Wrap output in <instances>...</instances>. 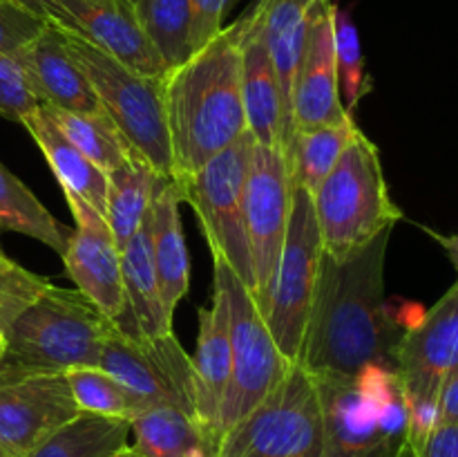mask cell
I'll return each instance as SVG.
<instances>
[{
	"instance_id": "6da1fadb",
	"label": "cell",
	"mask_w": 458,
	"mask_h": 457,
	"mask_svg": "<svg viewBox=\"0 0 458 457\" xmlns=\"http://www.w3.org/2000/svg\"><path fill=\"white\" fill-rule=\"evenodd\" d=\"M392 228L347 260L322 255L300 361L309 372L353 375L371 363L394 367L403 330L385 300Z\"/></svg>"
},
{
	"instance_id": "7a4b0ae2",
	"label": "cell",
	"mask_w": 458,
	"mask_h": 457,
	"mask_svg": "<svg viewBox=\"0 0 458 457\" xmlns=\"http://www.w3.org/2000/svg\"><path fill=\"white\" fill-rule=\"evenodd\" d=\"M173 182L183 186L249 133L242 99V16L164 76Z\"/></svg>"
},
{
	"instance_id": "3957f363",
	"label": "cell",
	"mask_w": 458,
	"mask_h": 457,
	"mask_svg": "<svg viewBox=\"0 0 458 457\" xmlns=\"http://www.w3.org/2000/svg\"><path fill=\"white\" fill-rule=\"evenodd\" d=\"M313 379L322 410V457H414L396 367L371 363L353 375L320 372Z\"/></svg>"
},
{
	"instance_id": "277c9868",
	"label": "cell",
	"mask_w": 458,
	"mask_h": 457,
	"mask_svg": "<svg viewBox=\"0 0 458 457\" xmlns=\"http://www.w3.org/2000/svg\"><path fill=\"white\" fill-rule=\"evenodd\" d=\"M311 200L322 251L331 260L352 258L403 218L389 195L378 146L362 130L349 142Z\"/></svg>"
},
{
	"instance_id": "5b68a950",
	"label": "cell",
	"mask_w": 458,
	"mask_h": 457,
	"mask_svg": "<svg viewBox=\"0 0 458 457\" xmlns=\"http://www.w3.org/2000/svg\"><path fill=\"white\" fill-rule=\"evenodd\" d=\"M114 325L79 289L49 285L4 334L7 354L0 370L65 375L74 367H98Z\"/></svg>"
},
{
	"instance_id": "8992f818",
	"label": "cell",
	"mask_w": 458,
	"mask_h": 457,
	"mask_svg": "<svg viewBox=\"0 0 458 457\" xmlns=\"http://www.w3.org/2000/svg\"><path fill=\"white\" fill-rule=\"evenodd\" d=\"M61 34L67 52L88 74L103 110L123 133L132 151L143 157L161 177L173 179L164 76L139 74L81 36L67 30H61Z\"/></svg>"
},
{
	"instance_id": "52a82bcc",
	"label": "cell",
	"mask_w": 458,
	"mask_h": 457,
	"mask_svg": "<svg viewBox=\"0 0 458 457\" xmlns=\"http://www.w3.org/2000/svg\"><path fill=\"white\" fill-rule=\"evenodd\" d=\"M213 285L226 296L233 354L231 384L219 410L217 433L222 442L224 435L280 384L291 361L277 348L262 305L253 291L219 260H213Z\"/></svg>"
},
{
	"instance_id": "ba28073f",
	"label": "cell",
	"mask_w": 458,
	"mask_h": 457,
	"mask_svg": "<svg viewBox=\"0 0 458 457\" xmlns=\"http://www.w3.org/2000/svg\"><path fill=\"white\" fill-rule=\"evenodd\" d=\"M215 457H322L318 385L302 363L222 437Z\"/></svg>"
},
{
	"instance_id": "9c48e42d",
	"label": "cell",
	"mask_w": 458,
	"mask_h": 457,
	"mask_svg": "<svg viewBox=\"0 0 458 457\" xmlns=\"http://www.w3.org/2000/svg\"><path fill=\"white\" fill-rule=\"evenodd\" d=\"M394 367L410 410V451L419 457L438 426V390L458 367V280L428 312L403 330Z\"/></svg>"
},
{
	"instance_id": "30bf717a",
	"label": "cell",
	"mask_w": 458,
	"mask_h": 457,
	"mask_svg": "<svg viewBox=\"0 0 458 457\" xmlns=\"http://www.w3.org/2000/svg\"><path fill=\"white\" fill-rule=\"evenodd\" d=\"M250 133L201 166L182 188V200L195 209L213 260L226 264L255 294V272L244 218V182L249 173Z\"/></svg>"
},
{
	"instance_id": "8fae6325",
	"label": "cell",
	"mask_w": 458,
	"mask_h": 457,
	"mask_svg": "<svg viewBox=\"0 0 458 457\" xmlns=\"http://www.w3.org/2000/svg\"><path fill=\"white\" fill-rule=\"evenodd\" d=\"M322 237L313 200L302 186H293L289 227L277 260L271 289L264 300V316L280 352L291 363L300 361L309 314L322 264Z\"/></svg>"
},
{
	"instance_id": "7c38bea8",
	"label": "cell",
	"mask_w": 458,
	"mask_h": 457,
	"mask_svg": "<svg viewBox=\"0 0 458 457\" xmlns=\"http://www.w3.org/2000/svg\"><path fill=\"white\" fill-rule=\"evenodd\" d=\"M98 367L148 406H177L195 417L192 358L174 332L146 336L116 323L106 336Z\"/></svg>"
},
{
	"instance_id": "4fadbf2b",
	"label": "cell",
	"mask_w": 458,
	"mask_h": 457,
	"mask_svg": "<svg viewBox=\"0 0 458 457\" xmlns=\"http://www.w3.org/2000/svg\"><path fill=\"white\" fill-rule=\"evenodd\" d=\"M293 177L282 148L255 143L244 182V218L255 272V298L264 300L276 276L289 227Z\"/></svg>"
},
{
	"instance_id": "5bb4252c",
	"label": "cell",
	"mask_w": 458,
	"mask_h": 457,
	"mask_svg": "<svg viewBox=\"0 0 458 457\" xmlns=\"http://www.w3.org/2000/svg\"><path fill=\"white\" fill-rule=\"evenodd\" d=\"M79 412L65 375L0 370V448L9 457H30Z\"/></svg>"
},
{
	"instance_id": "9a60e30c",
	"label": "cell",
	"mask_w": 458,
	"mask_h": 457,
	"mask_svg": "<svg viewBox=\"0 0 458 457\" xmlns=\"http://www.w3.org/2000/svg\"><path fill=\"white\" fill-rule=\"evenodd\" d=\"M74 218V228L61 255L65 273L76 289L88 296L107 318L123 323L128 298L121 276V249L107 227L106 218L89 202L72 191H63Z\"/></svg>"
},
{
	"instance_id": "2e32d148",
	"label": "cell",
	"mask_w": 458,
	"mask_h": 457,
	"mask_svg": "<svg viewBox=\"0 0 458 457\" xmlns=\"http://www.w3.org/2000/svg\"><path fill=\"white\" fill-rule=\"evenodd\" d=\"M334 0H320L309 18L307 39L291 94L293 134L352 119L340 94L334 45ZM291 152V151H289Z\"/></svg>"
},
{
	"instance_id": "e0dca14e",
	"label": "cell",
	"mask_w": 458,
	"mask_h": 457,
	"mask_svg": "<svg viewBox=\"0 0 458 457\" xmlns=\"http://www.w3.org/2000/svg\"><path fill=\"white\" fill-rule=\"evenodd\" d=\"M49 25L81 36L139 74H168L128 0H56Z\"/></svg>"
},
{
	"instance_id": "ac0fdd59",
	"label": "cell",
	"mask_w": 458,
	"mask_h": 457,
	"mask_svg": "<svg viewBox=\"0 0 458 457\" xmlns=\"http://www.w3.org/2000/svg\"><path fill=\"white\" fill-rule=\"evenodd\" d=\"M30 90L40 106L70 112H106L88 74L67 52L56 25H45L31 43L16 54Z\"/></svg>"
},
{
	"instance_id": "d6986e66",
	"label": "cell",
	"mask_w": 458,
	"mask_h": 457,
	"mask_svg": "<svg viewBox=\"0 0 458 457\" xmlns=\"http://www.w3.org/2000/svg\"><path fill=\"white\" fill-rule=\"evenodd\" d=\"M192 388H195V419L208 435L217 455L219 448V410L224 394L231 384L233 354L228 330L226 296L213 285V300L199 309V336L192 354Z\"/></svg>"
},
{
	"instance_id": "ffe728a7",
	"label": "cell",
	"mask_w": 458,
	"mask_h": 457,
	"mask_svg": "<svg viewBox=\"0 0 458 457\" xmlns=\"http://www.w3.org/2000/svg\"><path fill=\"white\" fill-rule=\"evenodd\" d=\"M242 99H244L246 128L253 142L259 146L282 148L284 142L282 92L264 39L262 21L253 4L242 13Z\"/></svg>"
},
{
	"instance_id": "44dd1931",
	"label": "cell",
	"mask_w": 458,
	"mask_h": 457,
	"mask_svg": "<svg viewBox=\"0 0 458 457\" xmlns=\"http://www.w3.org/2000/svg\"><path fill=\"white\" fill-rule=\"evenodd\" d=\"M182 188L173 179H161L148 211V231H150V251L159 280L161 298L165 314L174 318L179 300L191 287V258H188L186 237L182 228Z\"/></svg>"
},
{
	"instance_id": "7402d4cb",
	"label": "cell",
	"mask_w": 458,
	"mask_h": 457,
	"mask_svg": "<svg viewBox=\"0 0 458 457\" xmlns=\"http://www.w3.org/2000/svg\"><path fill=\"white\" fill-rule=\"evenodd\" d=\"M320 0H255L253 7L258 9L262 21L264 39H267L268 52H271L273 65H276L277 83L282 92V110H284V151L289 161L291 143H293V121H291V94H293L295 72H298L300 56L307 39L309 18L313 7Z\"/></svg>"
},
{
	"instance_id": "603a6c76",
	"label": "cell",
	"mask_w": 458,
	"mask_h": 457,
	"mask_svg": "<svg viewBox=\"0 0 458 457\" xmlns=\"http://www.w3.org/2000/svg\"><path fill=\"white\" fill-rule=\"evenodd\" d=\"M40 148V152L47 160L54 177L58 179L63 191H72L83 197L85 202L94 206L98 213H106L107 202V175L97 164L88 160L61 130L54 125L47 112L43 108H36L34 112L21 121Z\"/></svg>"
},
{
	"instance_id": "cb8c5ba5",
	"label": "cell",
	"mask_w": 458,
	"mask_h": 457,
	"mask_svg": "<svg viewBox=\"0 0 458 457\" xmlns=\"http://www.w3.org/2000/svg\"><path fill=\"white\" fill-rule=\"evenodd\" d=\"M137 457H215L199 421L177 406H152L130 421Z\"/></svg>"
},
{
	"instance_id": "d4e9b609",
	"label": "cell",
	"mask_w": 458,
	"mask_h": 457,
	"mask_svg": "<svg viewBox=\"0 0 458 457\" xmlns=\"http://www.w3.org/2000/svg\"><path fill=\"white\" fill-rule=\"evenodd\" d=\"M121 276H123V289L134 330L146 336H164L174 332L173 318L165 314L155 263H152L148 215L141 228L121 249Z\"/></svg>"
},
{
	"instance_id": "484cf974",
	"label": "cell",
	"mask_w": 458,
	"mask_h": 457,
	"mask_svg": "<svg viewBox=\"0 0 458 457\" xmlns=\"http://www.w3.org/2000/svg\"><path fill=\"white\" fill-rule=\"evenodd\" d=\"M161 179L164 177L139 155L107 173V202L103 218L119 249H123L125 242L146 222Z\"/></svg>"
},
{
	"instance_id": "4316f807",
	"label": "cell",
	"mask_w": 458,
	"mask_h": 457,
	"mask_svg": "<svg viewBox=\"0 0 458 457\" xmlns=\"http://www.w3.org/2000/svg\"><path fill=\"white\" fill-rule=\"evenodd\" d=\"M130 421L79 412L54 430L30 457H114L130 446Z\"/></svg>"
},
{
	"instance_id": "83f0119b",
	"label": "cell",
	"mask_w": 458,
	"mask_h": 457,
	"mask_svg": "<svg viewBox=\"0 0 458 457\" xmlns=\"http://www.w3.org/2000/svg\"><path fill=\"white\" fill-rule=\"evenodd\" d=\"M40 108L47 112L54 125L106 175L137 155L123 133L107 116V112H70L49 106Z\"/></svg>"
},
{
	"instance_id": "f1b7e54d",
	"label": "cell",
	"mask_w": 458,
	"mask_h": 457,
	"mask_svg": "<svg viewBox=\"0 0 458 457\" xmlns=\"http://www.w3.org/2000/svg\"><path fill=\"white\" fill-rule=\"evenodd\" d=\"M0 233H21L43 242L58 255L65 254L67 231L38 197L7 168L0 164Z\"/></svg>"
},
{
	"instance_id": "f546056e",
	"label": "cell",
	"mask_w": 458,
	"mask_h": 457,
	"mask_svg": "<svg viewBox=\"0 0 458 457\" xmlns=\"http://www.w3.org/2000/svg\"><path fill=\"white\" fill-rule=\"evenodd\" d=\"M356 119H347L343 124L320 125L313 130H300L293 134L289 152L291 177L293 186H302L309 195L318 191L322 179L331 173L335 161L344 152L353 137L358 133Z\"/></svg>"
},
{
	"instance_id": "4dcf8cb0",
	"label": "cell",
	"mask_w": 458,
	"mask_h": 457,
	"mask_svg": "<svg viewBox=\"0 0 458 457\" xmlns=\"http://www.w3.org/2000/svg\"><path fill=\"white\" fill-rule=\"evenodd\" d=\"M134 12L165 70H174L195 54L191 0H139Z\"/></svg>"
},
{
	"instance_id": "1f68e13d",
	"label": "cell",
	"mask_w": 458,
	"mask_h": 457,
	"mask_svg": "<svg viewBox=\"0 0 458 457\" xmlns=\"http://www.w3.org/2000/svg\"><path fill=\"white\" fill-rule=\"evenodd\" d=\"M65 379L81 412L132 421L150 408L101 367H74L65 372Z\"/></svg>"
},
{
	"instance_id": "d6a6232c",
	"label": "cell",
	"mask_w": 458,
	"mask_h": 457,
	"mask_svg": "<svg viewBox=\"0 0 458 457\" xmlns=\"http://www.w3.org/2000/svg\"><path fill=\"white\" fill-rule=\"evenodd\" d=\"M334 45H335V65H338L340 94L344 97V108L353 112L358 103L374 90V81L365 72V56H362L360 36H358L356 22L352 21L344 9L334 3Z\"/></svg>"
},
{
	"instance_id": "836d02e7",
	"label": "cell",
	"mask_w": 458,
	"mask_h": 457,
	"mask_svg": "<svg viewBox=\"0 0 458 457\" xmlns=\"http://www.w3.org/2000/svg\"><path fill=\"white\" fill-rule=\"evenodd\" d=\"M52 285L45 276L30 272L9 258L0 246V332L7 334L25 309H30Z\"/></svg>"
},
{
	"instance_id": "e575fe53",
	"label": "cell",
	"mask_w": 458,
	"mask_h": 457,
	"mask_svg": "<svg viewBox=\"0 0 458 457\" xmlns=\"http://www.w3.org/2000/svg\"><path fill=\"white\" fill-rule=\"evenodd\" d=\"M38 106L18 58L0 52V116L21 124Z\"/></svg>"
},
{
	"instance_id": "d590c367",
	"label": "cell",
	"mask_w": 458,
	"mask_h": 457,
	"mask_svg": "<svg viewBox=\"0 0 458 457\" xmlns=\"http://www.w3.org/2000/svg\"><path fill=\"white\" fill-rule=\"evenodd\" d=\"M45 25L47 22L31 13L30 9L12 0H0V52L16 56L27 43H31L43 31Z\"/></svg>"
},
{
	"instance_id": "8d00e7d4",
	"label": "cell",
	"mask_w": 458,
	"mask_h": 457,
	"mask_svg": "<svg viewBox=\"0 0 458 457\" xmlns=\"http://www.w3.org/2000/svg\"><path fill=\"white\" fill-rule=\"evenodd\" d=\"M240 0H191L192 7V45L195 52L204 47L224 27V18Z\"/></svg>"
},
{
	"instance_id": "74e56055",
	"label": "cell",
	"mask_w": 458,
	"mask_h": 457,
	"mask_svg": "<svg viewBox=\"0 0 458 457\" xmlns=\"http://www.w3.org/2000/svg\"><path fill=\"white\" fill-rule=\"evenodd\" d=\"M419 457H458V424H438Z\"/></svg>"
},
{
	"instance_id": "f35d334b",
	"label": "cell",
	"mask_w": 458,
	"mask_h": 457,
	"mask_svg": "<svg viewBox=\"0 0 458 457\" xmlns=\"http://www.w3.org/2000/svg\"><path fill=\"white\" fill-rule=\"evenodd\" d=\"M438 424H458V367L443 379L438 390Z\"/></svg>"
},
{
	"instance_id": "ab89813d",
	"label": "cell",
	"mask_w": 458,
	"mask_h": 457,
	"mask_svg": "<svg viewBox=\"0 0 458 457\" xmlns=\"http://www.w3.org/2000/svg\"><path fill=\"white\" fill-rule=\"evenodd\" d=\"M12 3L30 9L31 13H36L38 18H43L45 22L52 21L54 12H56V0H12Z\"/></svg>"
},
{
	"instance_id": "60d3db41",
	"label": "cell",
	"mask_w": 458,
	"mask_h": 457,
	"mask_svg": "<svg viewBox=\"0 0 458 457\" xmlns=\"http://www.w3.org/2000/svg\"><path fill=\"white\" fill-rule=\"evenodd\" d=\"M434 237H437L438 242H441L443 249L447 251V255H450L452 264H454L456 273H458V233H454V236H438V233H432Z\"/></svg>"
},
{
	"instance_id": "b9f144b4",
	"label": "cell",
	"mask_w": 458,
	"mask_h": 457,
	"mask_svg": "<svg viewBox=\"0 0 458 457\" xmlns=\"http://www.w3.org/2000/svg\"><path fill=\"white\" fill-rule=\"evenodd\" d=\"M4 354H7V336H4V332H0V363H3Z\"/></svg>"
},
{
	"instance_id": "7bdbcfd3",
	"label": "cell",
	"mask_w": 458,
	"mask_h": 457,
	"mask_svg": "<svg viewBox=\"0 0 458 457\" xmlns=\"http://www.w3.org/2000/svg\"><path fill=\"white\" fill-rule=\"evenodd\" d=\"M114 457H137V455H134V453H132V448H123V451H121V453H116V455Z\"/></svg>"
},
{
	"instance_id": "ee69618b",
	"label": "cell",
	"mask_w": 458,
	"mask_h": 457,
	"mask_svg": "<svg viewBox=\"0 0 458 457\" xmlns=\"http://www.w3.org/2000/svg\"><path fill=\"white\" fill-rule=\"evenodd\" d=\"M0 457H9V455H7V453H4V451H3V448H0Z\"/></svg>"
},
{
	"instance_id": "f6af8a7d",
	"label": "cell",
	"mask_w": 458,
	"mask_h": 457,
	"mask_svg": "<svg viewBox=\"0 0 458 457\" xmlns=\"http://www.w3.org/2000/svg\"><path fill=\"white\" fill-rule=\"evenodd\" d=\"M128 3H132V4H137V3H139V0H128Z\"/></svg>"
}]
</instances>
